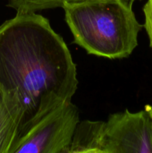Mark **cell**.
I'll use <instances>...</instances> for the list:
<instances>
[{"mask_svg": "<svg viewBox=\"0 0 152 153\" xmlns=\"http://www.w3.org/2000/svg\"><path fill=\"white\" fill-rule=\"evenodd\" d=\"M77 84L69 49L47 18L16 13L0 25V88L22 105L24 125L71 101Z\"/></svg>", "mask_w": 152, "mask_h": 153, "instance_id": "cell-1", "label": "cell"}, {"mask_svg": "<svg viewBox=\"0 0 152 153\" xmlns=\"http://www.w3.org/2000/svg\"><path fill=\"white\" fill-rule=\"evenodd\" d=\"M132 4L125 0L64 3L65 21L73 35L72 43L90 55L109 59L128 58L138 45V34L143 27Z\"/></svg>", "mask_w": 152, "mask_h": 153, "instance_id": "cell-2", "label": "cell"}, {"mask_svg": "<svg viewBox=\"0 0 152 153\" xmlns=\"http://www.w3.org/2000/svg\"><path fill=\"white\" fill-rule=\"evenodd\" d=\"M78 108L65 101L22 126L10 153H69Z\"/></svg>", "mask_w": 152, "mask_h": 153, "instance_id": "cell-3", "label": "cell"}, {"mask_svg": "<svg viewBox=\"0 0 152 153\" xmlns=\"http://www.w3.org/2000/svg\"><path fill=\"white\" fill-rule=\"evenodd\" d=\"M103 153H152V112L150 105L131 113L112 114L104 122Z\"/></svg>", "mask_w": 152, "mask_h": 153, "instance_id": "cell-4", "label": "cell"}, {"mask_svg": "<svg viewBox=\"0 0 152 153\" xmlns=\"http://www.w3.org/2000/svg\"><path fill=\"white\" fill-rule=\"evenodd\" d=\"M25 122V111L13 95L0 88V153H10Z\"/></svg>", "mask_w": 152, "mask_h": 153, "instance_id": "cell-5", "label": "cell"}, {"mask_svg": "<svg viewBox=\"0 0 152 153\" xmlns=\"http://www.w3.org/2000/svg\"><path fill=\"white\" fill-rule=\"evenodd\" d=\"M104 122L83 120L75 130L69 153H103Z\"/></svg>", "mask_w": 152, "mask_h": 153, "instance_id": "cell-6", "label": "cell"}, {"mask_svg": "<svg viewBox=\"0 0 152 153\" xmlns=\"http://www.w3.org/2000/svg\"><path fill=\"white\" fill-rule=\"evenodd\" d=\"M64 0H7V6L16 10V13H36L39 10L63 7Z\"/></svg>", "mask_w": 152, "mask_h": 153, "instance_id": "cell-7", "label": "cell"}, {"mask_svg": "<svg viewBox=\"0 0 152 153\" xmlns=\"http://www.w3.org/2000/svg\"><path fill=\"white\" fill-rule=\"evenodd\" d=\"M145 15V23L143 27L147 32L149 38V45L152 49V0H148L143 7Z\"/></svg>", "mask_w": 152, "mask_h": 153, "instance_id": "cell-8", "label": "cell"}, {"mask_svg": "<svg viewBox=\"0 0 152 153\" xmlns=\"http://www.w3.org/2000/svg\"><path fill=\"white\" fill-rule=\"evenodd\" d=\"M90 1V0H64L65 3H69V4L83 2V1Z\"/></svg>", "mask_w": 152, "mask_h": 153, "instance_id": "cell-9", "label": "cell"}, {"mask_svg": "<svg viewBox=\"0 0 152 153\" xmlns=\"http://www.w3.org/2000/svg\"><path fill=\"white\" fill-rule=\"evenodd\" d=\"M125 1H128V2L131 3V4H133L134 2V1H136V0H125Z\"/></svg>", "mask_w": 152, "mask_h": 153, "instance_id": "cell-10", "label": "cell"}, {"mask_svg": "<svg viewBox=\"0 0 152 153\" xmlns=\"http://www.w3.org/2000/svg\"><path fill=\"white\" fill-rule=\"evenodd\" d=\"M151 112H152V105H151Z\"/></svg>", "mask_w": 152, "mask_h": 153, "instance_id": "cell-11", "label": "cell"}]
</instances>
